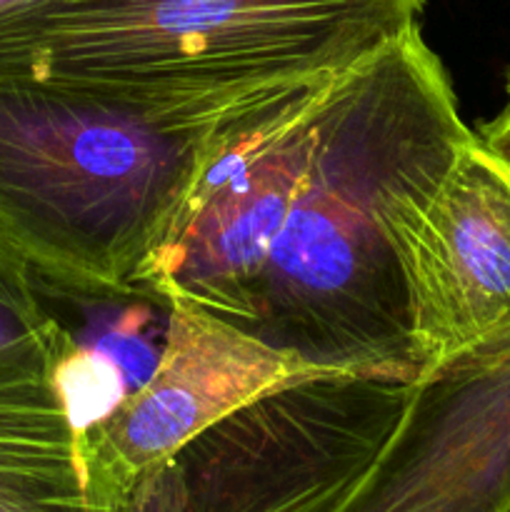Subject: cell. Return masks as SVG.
I'll return each instance as SVG.
<instances>
[{"instance_id":"5b68a950","label":"cell","mask_w":510,"mask_h":512,"mask_svg":"<svg viewBox=\"0 0 510 512\" xmlns=\"http://www.w3.org/2000/svg\"><path fill=\"white\" fill-rule=\"evenodd\" d=\"M418 375L510 333V168L478 138L390 223Z\"/></svg>"},{"instance_id":"30bf717a","label":"cell","mask_w":510,"mask_h":512,"mask_svg":"<svg viewBox=\"0 0 510 512\" xmlns=\"http://www.w3.org/2000/svg\"><path fill=\"white\" fill-rule=\"evenodd\" d=\"M478 138L510 168V125H478Z\"/></svg>"},{"instance_id":"52a82bcc","label":"cell","mask_w":510,"mask_h":512,"mask_svg":"<svg viewBox=\"0 0 510 512\" xmlns=\"http://www.w3.org/2000/svg\"><path fill=\"white\" fill-rule=\"evenodd\" d=\"M168 313L150 373L88 428L95 458L128 498L135 478L225 415L303 375H315L233 325L180 300Z\"/></svg>"},{"instance_id":"8fae6325","label":"cell","mask_w":510,"mask_h":512,"mask_svg":"<svg viewBox=\"0 0 510 512\" xmlns=\"http://www.w3.org/2000/svg\"><path fill=\"white\" fill-rule=\"evenodd\" d=\"M38 3H43V0H0V20L10 18L15 13H23V10L33 8Z\"/></svg>"},{"instance_id":"4fadbf2b","label":"cell","mask_w":510,"mask_h":512,"mask_svg":"<svg viewBox=\"0 0 510 512\" xmlns=\"http://www.w3.org/2000/svg\"><path fill=\"white\" fill-rule=\"evenodd\" d=\"M508 512H510V508H508Z\"/></svg>"},{"instance_id":"277c9868","label":"cell","mask_w":510,"mask_h":512,"mask_svg":"<svg viewBox=\"0 0 510 512\" xmlns=\"http://www.w3.org/2000/svg\"><path fill=\"white\" fill-rule=\"evenodd\" d=\"M413 380L303 375L140 473L120 512H328L393 433Z\"/></svg>"},{"instance_id":"ba28073f","label":"cell","mask_w":510,"mask_h":512,"mask_svg":"<svg viewBox=\"0 0 510 512\" xmlns=\"http://www.w3.org/2000/svg\"><path fill=\"white\" fill-rule=\"evenodd\" d=\"M68 340L58 350L0 353V512H120L125 505L55 385Z\"/></svg>"},{"instance_id":"9c48e42d","label":"cell","mask_w":510,"mask_h":512,"mask_svg":"<svg viewBox=\"0 0 510 512\" xmlns=\"http://www.w3.org/2000/svg\"><path fill=\"white\" fill-rule=\"evenodd\" d=\"M68 335L40 303L30 270L0 243V353L58 350Z\"/></svg>"},{"instance_id":"3957f363","label":"cell","mask_w":510,"mask_h":512,"mask_svg":"<svg viewBox=\"0 0 510 512\" xmlns=\"http://www.w3.org/2000/svg\"><path fill=\"white\" fill-rule=\"evenodd\" d=\"M245 105L143 110L0 80V243L70 298L135 295L220 128Z\"/></svg>"},{"instance_id":"7a4b0ae2","label":"cell","mask_w":510,"mask_h":512,"mask_svg":"<svg viewBox=\"0 0 510 512\" xmlns=\"http://www.w3.org/2000/svg\"><path fill=\"white\" fill-rule=\"evenodd\" d=\"M423 0H43L0 20V80L220 113L345 73Z\"/></svg>"},{"instance_id":"6da1fadb","label":"cell","mask_w":510,"mask_h":512,"mask_svg":"<svg viewBox=\"0 0 510 512\" xmlns=\"http://www.w3.org/2000/svg\"><path fill=\"white\" fill-rule=\"evenodd\" d=\"M470 138L415 25L230 115L135 293L193 305L310 373L418 378L390 223Z\"/></svg>"},{"instance_id":"8992f818","label":"cell","mask_w":510,"mask_h":512,"mask_svg":"<svg viewBox=\"0 0 510 512\" xmlns=\"http://www.w3.org/2000/svg\"><path fill=\"white\" fill-rule=\"evenodd\" d=\"M510 333L413 380L393 433L328 512H508Z\"/></svg>"},{"instance_id":"7c38bea8","label":"cell","mask_w":510,"mask_h":512,"mask_svg":"<svg viewBox=\"0 0 510 512\" xmlns=\"http://www.w3.org/2000/svg\"><path fill=\"white\" fill-rule=\"evenodd\" d=\"M488 125H510V63L505 70V105L493 120H488Z\"/></svg>"}]
</instances>
